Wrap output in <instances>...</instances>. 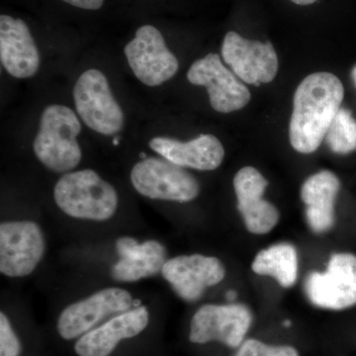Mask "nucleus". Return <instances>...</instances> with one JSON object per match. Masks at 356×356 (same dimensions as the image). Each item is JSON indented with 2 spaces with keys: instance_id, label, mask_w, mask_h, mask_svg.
<instances>
[{
  "instance_id": "nucleus-1",
  "label": "nucleus",
  "mask_w": 356,
  "mask_h": 356,
  "mask_svg": "<svg viewBox=\"0 0 356 356\" xmlns=\"http://www.w3.org/2000/svg\"><path fill=\"white\" fill-rule=\"evenodd\" d=\"M343 96V83L330 72H315L299 84L289 124L290 144L295 151H317L341 109Z\"/></svg>"
},
{
  "instance_id": "nucleus-2",
  "label": "nucleus",
  "mask_w": 356,
  "mask_h": 356,
  "mask_svg": "<svg viewBox=\"0 0 356 356\" xmlns=\"http://www.w3.org/2000/svg\"><path fill=\"white\" fill-rule=\"evenodd\" d=\"M54 200L65 216L84 222H108L119 206L113 185L88 168L63 175L54 187Z\"/></svg>"
},
{
  "instance_id": "nucleus-3",
  "label": "nucleus",
  "mask_w": 356,
  "mask_h": 356,
  "mask_svg": "<svg viewBox=\"0 0 356 356\" xmlns=\"http://www.w3.org/2000/svg\"><path fill=\"white\" fill-rule=\"evenodd\" d=\"M81 131L76 113L64 105H49L40 120L33 149L40 163L55 173L74 172L81 163L83 152L76 138Z\"/></svg>"
},
{
  "instance_id": "nucleus-4",
  "label": "nucleus",
  "mask_w": 356,
  "mask_h": 356,
  "mask_svg": "<svg viewBox=\"0 0 356 356\" xmlns=\"http://www.w3.org/2000/svg\"><path fill=\"white\" fill-rule=\"evenodd\" d=\"M140 304L126 288H102L63 309L57 320L58 336L65 341L79 339L109 318Z\"/></svg>"
},
{
  "instance_id": "nucleus-5",
  "label": "nucleus",
  "mask_w": 356,
  "mask_h": 356,
  "mask_svg": "<svg viewBox=\"0 0 356 356\" xmlns=\"http://www.w3.org/2000/svg\"><path fill=\"white\" fill-rule=\"evenodd\" d=\"M46 236L38 222L9 220L0 224V273L24 278L35 273L46 255Z\"/></svg>"
},
{
  "instance_id": "nucleus-6",
  "label": "nucleus",
  "mask_w": 356,
  "mask_h": 356,
  "mask_svg": "<svg viewBox=\"0 0 356 356\" xmlns=\"http://www.w3.org/2000/svg\"><path fill=\"white\" fill-rule=\"evenodd\" d=\"M130 179L138 193L152 200L187 203L200 193L196 178L165 159H142L133 166Z\"/></svg>"
},
{
  "instance_id": "nucleus-7",
  "label": "nucleus",
  "mask_w": 356,
  "mask_h": 356,
  "mask_svg": "<svg viewBox=\"0 0 356 356\" xmlns=\"http://www.w3.org/2000/svg\"><path fill=\"white\" fill-rule=\"evenodd\" d=\"M74 99L77 114L91 130L112 136L123 129V110L100 70H88L79 77L74 88Z\"/></svg>"
},
{
  "instance_id": "nucleus-8",
  "label": "nucleus",
  "mask_w": 356,
  "mask_h": 356,
  "mask_svg": "<svg viewBox=\"0 0 356 356\" xmlns=\"http://www.w3.org/2000/svg\"><path fill=\"white\" fill-rule=\"evenodd\" d=\"M252 322V312L243 304H205L191 318L189 341L197 344L219 341L238 348Z\"/></svg>"
},
{
  "instance_id": "nucleus-9",
  "label": "nucleus",
  "mask_w": 356,
  "mask_h": 356,
  "mask_svg": "<svg viewBox=\"0 0 356 356\" xmlns=\"http://www.w3.org/2000/svg\"><path fill=\"white\" fill-rule=\"evenodd\" d=\"M312 304L329 310H344L356 305V257L332 255L325 273H312L305 281Z\"/></svg>"
},
{
  "instance_id": "nucleus-10",
  "label": "nucleus",
  "mask_w": 356,
  "mask_h": 356,
  "mask_svg": "<svg viewBox=\"0 0 356 356\" xmlns=\"http://www.w3.org/2000/svg\"><path fill=\"white\" fill-rule=\"evenodd\" d=\"M128 64L136 77L147 86H158L175 76L178 70L177 57L166 46L159 29L144 25L124 49Z\"/></svg>"
},
{
  "instance_id": "nucleus-11",
  "label": "nucleus",
  "mask_w": 356,
  "mask_h": 356,
  "mask_svg": "<svg viewBox=\"0 0 356 356\" xmlns=\"http://www.w3.org/2000/svg\"><path fill=\"white\" fill-rule=\"evenodd\" d=\"M161 273L178 297L186 302H195L206 289L224 280L226 269L215 257L181 254L168 259Z\"/></svg>"
},
{
  "instance_id": "nucleus-12",
  "label": "nucleus",
  "mask_w": 356,
  "mask_h": 356,
  "mask_svg": "<svg viewBox=\"0 0 356 356\" xmlns=\"http://www.w3.org/2000/svg\"><path fill=\"white\" fill-rule=\"evenodd\" d=\"M189 83L205 86L212 108L220 113H231L250 102V92L234 72L222 64L217 54H208L195 60L187 72Z\"/></svg>"
},
{
  "instance_id": "nucleus-13",
  "label": "nucleus",
  "mask_w": 356,
  "mask_h": 356,
  "mask_svg": "<svg viewBox=\"0 0 356 356\" xmlns=\"http://www.w3.org/2000/svg\"><path fill=\"white\" fill-rule=\"evenodd\" d=\"M222 57L245 83L259 86L270 83L277 74V55L269 42L252 41L229 31L222 41Z\"/></svg>"
},
{
  "instance_id": "nucleus-14",
  "label": "nucleus",
  "mask_w": 356,
  "mask_h": 356,
  "mask_svg": "<svg viewBox=\"0 0 356 356\" xmlns=\"http://www.w3.org/2000/svg\"><path fill=\"white\" fill-rule=\"evenodd\" d=\"M149 320L151 314L147 305L135 306L76 339L74 353L77 356H110L121 341L142 334Z\"/></svg>"
},
{
  "instance_id": "nucleus-15",
  "label": "nucleus",
  "mask_w": 356,
  "mask_h": 356,
  "mask_svg": "<svg viewBox=\"0 0 356 356\" xmlns=\"http://www.w3.org/2000/svg\"><path fill=\"white\" fill-rule=\"evenodd\" d=\"M268 181L257 168L245 166L234 178L238 209L250 233L264 235L280 221V212L275 206L264 200V194Z\"/></svg>"
},
{
  "instance_id": "nucleus-16",
  "label": "nucleus",
  "mask_w": 356,
  "mask_h": 356,
  "mask_svg": "<svg viewBox=\"0 0 356 356\" xmlns=\"http://www.w3.org/2000/svg\"><path fill=\"white\" fill-rule=\"evenodd\" d=\"M118 261L111 267L112 278L119 283L138 282L161 273L168 261L165 245L158 240L140 242L132 236H122L115 245Z\"/></svg>"
},
{
  "instance_id": "nucleus-17",
  "label": "nucleus",
  "mask_w": 356,
  "mask_h": 356,
  "mask_svg": "<svg viewBox=\"0 0 356 356\" xmlns=\"http://www.w3.org/2000/svg\"><path fill=\"white\" fill-rule=\"evenodd\" d=\"M0 60L16 79H29L38 72V49L24 21L0 16Z\"/></svg>"
},
{
  "instance_id": "nucleus-18",
  "label": "nucleus",
  "mask_w": 356,
  "mask_h": 356,
  "mask_svg": "<svg viewBox=\"0 0 356 356\" xmlns=\"http://www.w3.org/2000/svg\"><path fill=\"white\" fill-rule=\"evenodd\" d=\"M149 147L175 165L204 172L216 170L225 158L222 143L210 134L200 135L189 142L154 137L149 140Z\"/></svg>"
},
{
  "instance_id": "nucleus-19",
  "label": "nucleus",
  "mask_w": 356,
  "mask_h": 356,
  "mask_svg": "<svg viewBox=\"0 0 356 356\" xmlns=\"http://www.w3.org/2000/svg\"><path fill=\"white\" fill-rule=\"evenodd\" d=\"M341 181L334 172L322 170L307 178L301 187L309 227L316 234L330 231L336 222L334 204Z\"/></svg>"
},
{
  "instance_id": "nucleus-20",
  "label": "nucleus",
  "mask_w": 356,
  "mask_h": 356,
  "mask_svg": "<svg viewBox=\"0 0 356 356\" xmlns=\"http://www.w3.org/2000/svg\"><path fill=\"white\" fill-rule=\"evenodd\" d=\"M298 254L291 243H282L262 250L252 261L254 273L270 276L284 288L292 287L298 277Z\"/></svg>"
},
{
  "instance_id": "nucleus-21",
  "label": "nucleus",
  "mask_w": 356,
  "mask_h": 356,
  "mask_svg": "<svg viewBox=\"0 0 356 356\" xmlns=\"http://www.w3.org/2000/svg\"><path fill=\"white\" fill-rule=\"evenodd\" d=\"M325 139L334 153L348 154L356 151V120L350 110H339Z\"/></svg>"
},
{
  "instance_id": "nucleus-22",
  "label": "nucleus",
  "mask_w": 356,
  "mask_h": 356,
  "mask_svg": "<svg viewBox=\"0 0 356 356\" xmlns=\"http://www.w3.org/2000/svg\"><path fill=\"white\" fill-rule=\"evenodd\" d=\"M236 356H299V355L292 346H268L257 339H248L241 344L240 350H238Z\"/></svg>"
},
{
  "instance_id": "nucleus-23",
  "label": "nucleus",
  "mask_w": 356,
  "mask_h": 356,
  "mask_svg": "<svg viewBox=\"0 0 356 356\" xmlns=\"http://www.w3.org/2000/svg\"><path fill=\"white\" fill-rule=\"evenodd\" d=\"M22 346L4 311L0 313V356H20Z\"/></svg>"
},
{
  "instance_id": "nucleus-24",
  "label": "nucleus",
  "mask_w": 356,
  "mask_h": 356,
  "mask_svg": "<svg viewBox=\"0 0 356 356\" xmlns=\"http://www.w3.org/2000/svg\"><path fill=\"white\" fill-rule=\"evenodd\" d=\"M70 6L86 9V10H98L102 8L104 0H63Z\"/></svg>"
},
{
  "instance_id": "nucleus-25",
  "label": "nucleus",
  "mask_w": 356,
  "mask_h": 356,
  "mask_svg": "<svg viewBox=\"0 0 356 356\" xmlns=\"http://www.w3.org/2000/svg\"><path fill=\"white\" fill-rule=\"evenodd\" d=\"M290 1H292L293 3L298 4V6H310V4H313L317 0H290Z\"/></svg>"
},
{
  "instance_id": "nucleus-26",
  "label": "nucleus",
  "mask_w": 356,
  "mask_h": 356,
  "mask_svg": "<svg viewBox=\"0 0 356 356\" xmlns=\"http://www.w3.org/2000/svg\"><path fill=\"white\" fill-rule=\"evenodd\" d=\"M226 296L229 301H235L236 297H238V294H236V292L234 291V290H229V291L227 292Z\"/></svg>"
},
{
  "instance_id": "nucleus-27",
  "label": "nucleus",
  "mask_w": 356,
  "mask_h": 356,
  "mask_svg": "<svg viewBox=\"0 0 356 356\" xmlns=\"http://www.w3.org/2000/svg\"><path fill=\"white\" fill-rule=\"evenodd\" d=\"M113 145L114 146H118L119 145V137L115 138L113 140Z\"/></svg>"
},
{
  "instance_id": "nucleus-28",
  "label": "nucleus",
  "mask_w": 356,
  "mask_h": 356,
  "mask_svg": "<svg viewBox=\"0 0 356 356\" xmlns=\"http://www.w3.org/2000/svg\"><path fill=\"white\" fill-rule=\"evenodd\" d=\"M284 325L285 327H290V325H291V322H290V321H285Z\"/></svg>"
},
{
  "instance_id": "nucleus-29",
  "label": "nucleus",
  "mask_w": 356,
  "mask_h": 356,
  "mask_svg": "<svg viewBox=\"0 0 356 356\" xmlns=\"http://www.w3.org/2000/svg\"><path fill=\"white\" fill-rule=\"evenodd\" d=\"M353 76H355V83H356V67H355V70H353Z\"/></svg>"
}]
</instances>
